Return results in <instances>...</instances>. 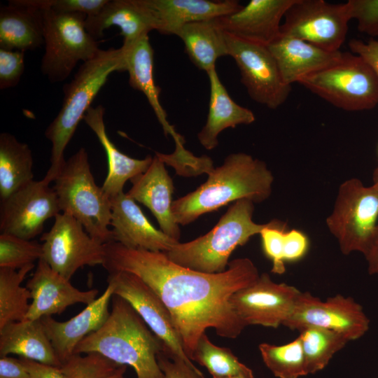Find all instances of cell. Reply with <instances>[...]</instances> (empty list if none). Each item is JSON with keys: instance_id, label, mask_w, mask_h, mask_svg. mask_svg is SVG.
I'll list each match as a JSON object with an SVG mask.
<instances>
[{"instance_id": "cell-1", "label": "cell", "mask_w": 378, "mask_h": 378, "mask_svg": "<svg viewBox=\"0 0 378 378\" xmlns=\"http://www.w3.org/2000/svg\"><path fill=\"white\" fill-rule=\"evenodd\" d=\"M104 248L102 266L108 273L133 274L160 298L190 360L208 328L220 337L234 339L246 326L230 300L260 276L249 258H237L229 262L225 271L207 274L173 262L164 252L129 248L115 241L104 244Z\"/></svg>"}, {"instance_id": "cell-2", "label": "cell", "mask_w": 378, "mask_h": 378, "mask_svg": "<svg viewBox=\"0 0 378 378\" xmlns=\"http://www.w3.org/2000/svg\"><path fill=\"white\" fill-rule=\"evenodd\" d=\"M273 183L264 161L245 153H231L208 173L203 184L172 202V215L177 224L186 225L232 202L248 199L260 203L271 195Z\"/></svg>"}, {"instance_id": "cell-3", "label": "cell", "mask_w": 378, "mask_h": 378, "mask_svg": "<svg viewBox=\"0 0 378 378\" xmlns=\"http://www.w3.org/2000/svg\"><path fill=\"white\" fill-rule=\"evenodd\" d=\"M109 316L97 330L85 337L74 354L97 353L111 361L131 366L137 378H164L158 355L163 342L121 297L113 295Z\"/></svg>"}, {"instance_id": "cell-4", "label": "cell", "mask_w": 378, "mask_h": 378, "mask_svg": "<svg viewBox=\"0 0 378 378\" xmlns=\"http://www.w3.org/2000/svg\"><path fill=\"white\" fill-rule=\"evenodd\" d=\"M115 71H125L122 47L100 50L92 59L83 62L71 82L63 87L60 111L47 127L45 136L51 143L50 166L43 180L50 184L62 169L64 153L94 99Z\"/></svg>"}, {"instance_id": "cell-5", "label": "cell", "mask_w": 378, "mask_h": 378, "mask_svg": "<svg viewBox=\"0 0 378 378\" xmlns=\"http://www.w3.org/2000/svg\"><path fill=\"white\" fill-rule=\"evenodd\" d=\"M253 211V202L237 200L206 234L188 242H178L164 253L171 261L182 267L207 274L223 272L234 250L270 224L255 223Z\"/></svg>"}, {"instance_id": "cell-6", "label": "cell", "mask_w": 378, "mask_h": 378, "mask_svg": "<svg viewBox=\"0 0 378 378\" xmlns=\"http://www.w3.org/2000/svg\"><path fill=\"white\" fill-rule=\"evenodd\" d=\"M53 181L61 212L72 216L99 242L113 241L111 198L96 184L85 148L65 161Z\"/></svg>"}, {"instance_id": "cell-7", "label": "cell", "mask_w": 378, "mask_h": 378, "mask_svg": "<svg viewBox=\"0 0 378 378\" xmlns=\"http://www.w3.org/2000/svg\"><path fill=\"white\" fill-rule=\"evenodd\" d=\"M298 83L344 111L371 110L378 104V78L371 66L354 53L343 52L337 62Z\"/></svg>"}, {"instance_id": "cell-8", "label": "cell", "mask_w": 378, "mask_h": 378, "mask_svg": "<svg viewBox=\"0 0 378 378\" xmlns=\"http://www.w3.org/2000/svg\"><path fill=\"white\" fill-rule=\"evenodd\" d=\"M41 10L45 52L41 70L50 82H62L79 62L92 59L101 49L86 29L85 14Z\"/></svg>"}, {"instance_id": "cell-9", "label": "cell", "mask_w": 378, "mask_h": 378, "mask_svg": "<svg viewBox=\"0 0 378 378\" xmlns=\"http://www.w3.org/2000/svg\"><path fill=\"white\" fill-rule=\"evenodd\" d=\"M378 220V187L365 186L357 178L342 182L326 220L344 255L365 253Z\"/></svg>"}, {"instance_id": "cell-10", "label": "cell", "mask_w": 378, "mask_h": 378, "mask_svg": "<svg viewBox=\"0 0 378 378\" xmlns=\"http://www.w3.org/2000/svg\"><path fill=\"white\" fill-rule=\"evenodd\" d=\"M280 33L329 52L340 51L351 20L347 2L295 0L284 16Z\"/></svg>"}, {"instance_id": "cell-11", "label": "cell", "mask_w": 378, "mask_h": 378, "mask_svg": "<svg viewBox=\"0 0 378 378\" xmlns=\"http://www.w3.org/2000/svg\"><path fill=\"white\" fill-rule=\"evenodd\" d=\"M43 259L67 280L85 266L103 265L104 244L92 238L72 216L59 213L41 237Z\"/></svg>"}, {"instance_id": "cell-12", "label": "cell", "mask_w": 378, "mask_h": 378, "mask_svg": "<svg viewBox=\"0 0 378 378\" xmlns=\"http://www.w3.org/2000/svg\"><path fill=\"white\" fill-rule=\"evenodd\" d=\"M225 33L227 55L235 61L241 74V82L250 97L270 109L281 106L288 97L291 86L283 80L267 46Z\"/></svg>"}, {"instance_id": "cell-13", "label": "cell", "mask_w": 378, "mask_h": 378, "mask_svg": "<svg viewBox=\"0 0 378 378\" xmlns=\"http://www.w3.org/2000/svg\"><path fill=\"white\" fill-rule=\"evenodd\" d=\"M370 325L363 307L353 298L338 294L323 301L309 292H301L284 324L292 330L308 327L327 329L343 335L349 342L362 337Z\"/></svg>"}, {"instance_id": "cell-14", "label": "cell", "mask_w": 378, "mask_h": 378, "mask_svg": "<svg viewBox=\"0 0 378 378\" xmlns=\"http://www.w3.org/2000/svg\"><path fill=\"white\" fill-rule=\"evenodd\" d=\"M61 213L57 195L43 179L31 181L1 200V233L31 240L45 222Z\"/></svg>"}, {"instance_id": "cell-15", "label": "cell", "mask_w": 378, "mask_h": 378, "mask_svg": "<svg viewBox=\"0 0 378 378\" xmlns=\"http://www.w3.org/2000/svg\"><path fill=\"white\" fill-rule=\"evenodd\" d=\"M301 291L285 283L273 281L267 273L234 293L230 303L246 326L276 328L291 315Z\"/></svg>"}, {"instance_id": "cell-16", "label": "cell", "mask_w": 378, "mask_h": 378, "mask_svg": "<svg viewBox=\"0 0 378 378\" xmlns=\"http://www.w3.org/2000/svg\"><path fill=\"white\" fill-rule=\"evenodd\" d=\"M113 295L128 302L150 330L163 342L165 351L193 364L186 354L169 311L158 295L139 277L126 272L108 273Z\"/></svg>"}, {"instance_id": "cell-17", "label": "cell", "mask_w": 378, "mask_h": 378, "mask_svg": "<svg viewBox=\"0 0 378 378\" xmlns=\"http://www.w3.org/2000/svg\"><path fill=\"white\" fill-rule=\"evenodd\" d=\"M26 287L31 295V302L26 317L38 320L45 316L60 314L67 307L81 303L86 305L98 297L97 289L80 290L41 258Z\"/></svg>"}, {"instance_id": "cell-18", "label": "cell", "mask_w": 378, "mask_h": 378, "mask_svg": "<svg viewBox=\"0 0 378 378\" xmlns=\"http://www.w3.org/2000/svg\"><path fill=\"white\" fill-rule=\"evenodd\" d=\"M113 240L133 249L168 251L179 242L155 228L135 201L123 191L111 198Z\"/></svg>"}, {"instance_id": "cell-19", "label": "cell", "mask_w": 378, "mask_h": 378, "mask_svg": "<svg viewBox=\"0 0 378 378\" xmlns=\"http://www.w3.org/2000/svg\"><path fill=\"white\" fill-rule=\"evenodd\" d=\"M295 0H251L238 11L217 18L226 33L267 46L280 34L281 21Z\"/></svg>"}, {"instance_id": "cell-20", "label": "cell", "mask_w": 378, "mask_h": 378, "mask_svg": "<svg viewBox=\"0 0 378 378\" xmlns=\"http://www.w3.org/2000/svg\"><path fill=\"white\" fill-rule=\"evenodd\" d=\"M113 295V287L108 284L101 295L68 321H57L52 316L40 319L62 363L74 354L76 346L85 337L105 323L110 314L108 305Z\"/></svg>"}, {"instance_id": "cell-21", "label": "cell", "mask_w": 378, "mask_h": 378, "mask_svg": "<svg viewBox=\"0 0 378 378\" xmlns=\"http://www.w3.org/2000/svg\"><path fill=\"white\" fill-rule=\"evenodd\" d=\"M130 181L132 187L127 192L128 196L149 209L160 230L178 241L181 230L172 212L174 187L164 161L155 154L148 169Z\"/></svg>"}, {"instance_id": "cell-22", "label": "cell", "mask_w": 378, "mask_h": 378, "mask_svg": "<svg viewBox=\"0 0 378 378\" xmlns=\"http://www.w3.org/2000/svg\"><path fill=\"white\" fill-rule=\"evenodd\" d=\"M85 24L96 40L103 37L105 29L112 26L119 27L122 45L131 44L157 28L146 0H107L97 14L86 18Z\"/></svg>"}, {"instance_id": "cell-23", "label": "cell", "mask_w": 378, "mask_h": 378, "mask_svg": "<svg viewBox=\"0 0 378 378\" xmlns=\"http://www.w3.org/2000/svg\"><path fill=\"white\" fill-rule=\"evenodd\" d=\"M284 83L290 86L337 62L343 52H329L304 40L281 34L267 46Z\"/></svg>"}, {"instance_id": "cell-24", "label": "cell", "mask_w": 378, "mask_h": 378, "mask_svg": "<svg viewBox=\"0 0 378 378\" xmlns=\"http://www.w3.org/2000/svg\"><path fill=\"white\" fill-rule=\"evenodd\" d=\"M121 47L125 52V71L128 72L130 86L145 95L164 134L172 136L176 148L184 147L183 137L169 123L167 113L160 102L161 88L155 85L154 80V51L148 35Z\"/></svg>"}, {"instance_id": "cell-25", "label": "cell", "mask_w": 378, "mask_h": 378, "mask_svg": "<svg viewBox=\"0 0 378 378\" xmlns=\"http://www.w3.org/2000/svg\"><path fill=\"white\" fill-rule=\"evenodd\" d=\"M153 12L156 31L174 34L183 25L217 19L242 8L238 1L146 0Z\"/></svg>"}, {"instance_id": "cell-26", "label": "cell", "mask_w": 378, "mask_h": 378, "mask_svg": "<svg viewBox=\"0 0 378 378\" xmlns=\"http://www.w3.org/2000/svg\"><path fill=\"white\" fill-rule=\"evenodd\" d=\"M104 113L102 105L91 106L83 120L94 132L106 152L108 172L102 188L111 198L123 191L127 181L144 173L150 167L153 157L147 155L144 159H135L120 152L107 135Z\"/></svg>"}, {"instance_id": "cell-27", "label": "cell", "mask_w": 378, "mask_h": 378, "mask_svg": "<svg viewBox=\"0 0 378 378\" xmlns=\"http://www.w3.org/2000/svg\"><path fill=\"white\" fill-rule=\"evenodd\" d=\"M44 44L43 17L41 9L24 0H10L0 8V48L35 50Z\"/></svg>"}, {"instance_id": "cell-28", "label": "cell", "mask_w": 378, "mask_h": 378, "mask_svg": "<svg viewBox=\"0 0 378 378\" xmlns=\"http://www.w3.org/2000/svg\"><path fill=\"white\" fill-rule=\"evenodd\" d=\"M210 84V97L206 122L197 134L200 144L206 150L218 145L219 134L227 128L249 125L255 120L252 111L236 103L221 83L216 68L206 73Z\"/></svg>"}, {"instance_id": "cell-29", "label": "cell", "mask_w": 378, "mask_h": 378, "mask_svg": "<svg viewBox=\"0 0 378 378\" xmlns=\"http://www.w3.org/2000/svg\"><path fill=\"white\" fill-rule=\"evenodd\" d=\"M10 354L54 367L62 364L40 319L14 321L0 328V356Z\"/></svg>"}, {"instance_id": "cell-30", "label": "cell", "mask_w": 378, "mask_h": 378, "mask_svg": "<svg viewBox=\"0 0 378 378\" xmlns=\"http://www.w3.org/2000/svg\"><path fill=\"white\" fill-rule=\"evenodd\" d=\"M175 35L183 42L192 62L206 73L216 68L219 57L227 55L225 33L216 19L185 24Z\"/></svg>"}, {"instance_id": "cell-31", "label": "cell", "mask_w": 378, "mask_h": 378, "mask_svg": "<svg viewBox=\"0 0 378 378\" xmlns=\"http://www.w3.org/2000/svg\"><path fill=\"white\" fill-rule=\"evenodd\" d=\"M34 180L29 146L8 132L0 134V198L5 199Z\"/></svg>"}, {"instance_id": "cell-32", "label": "cell", "mask_w": 378, "mask_h": 378, "mask_svg": "<svg viewBox=\"0 0 378 378\" xmlns=\"http://www.w3.org/2000/svg\"><path fill=\"white\" fill-rule=\"evenodd\" d=\"M34 266L30 264L18 270L0 267V328L26 319L31 295L22 283Z\"/></svg>"}, {"instance_id": "cell-33", "label": "cell", "mask_w": 378, "mask_h": 378, "mask_svg": "<svg viewBox=\"0 0 378 378\" xmlns=\"http://www.w3.org/2000/svg\"><path fill=\"white\" fill-rule=\"evenodd\" d=\"M299 332L307 374L325 368L333 356L349 342L343 335L318 327H308Z\"/></svg>"}, {"instance_id": "cell-34", "label": "cell", "mask_w": 378, "mask_h": 378, "mask_svg": "<svg viewBox=\"0 0 378 378\" xmlns=\"http://www.w3.org/2000/svg\"><path fill=\"white\" fill-rule=\"evenodd\" d=\"M191 360L205 367L212 377L240 375L254 378L252 370L241 363L230 349L215 345L206 333L198 340Z\"/></svg>"}, {"instance_id": "cell-35", "label": "cell", "mask_w": 378, "mask_h": 378, "mask_svg": "<svg viewBox=\"0 0 378 378\" xmlns=\"http://www.w3.org/2000/svg\"><path fill=\"white\" fill-rule=\"evenodd\" d=\"M258 348L265 365L276 377L300 378L308 375L298 337L285 344L262 343Z\"/></svg>"}, {"instance_id": "cell-36", "label": "cell", "mask_w": 378, "mask_h": 378, "mask_svg": "<svg viewBox=\"0 0 378 378\" xmlns=\"http://www.w3.org/2000/svg\"><path fill=\"white\" fill-rule=\"evenodd\" d=\"M43 257L42 244L12 234H0V267L15 270L34 264Z\"/></svg>"}, {"instance_id": "cell-37", "label": "cell", "mask_w": 378, "mask_h": 378, "mask_svg": "<svg viewBox=\"0 0 378 378\" xmlns=\"http://www.w3.org/2000/svg\"><path fill=\"white\" fill-rule=\"evenodd\" d=\"M287 230V223L279 220L270 221L268 226L260 232L262 248L265 256L271 260V272L283 274L286 272L284 260V234Z\"/></svg>"}, {"instance_id": "cell-38", "label": "cell", "mask_w": 378, "mask_h": 378, "mask_svg": "<svg viewBox=\"0 0 378 378\" xmlns=\"http://www.w3.org/2000/svg\"><path fill=\"white\" fill-rule=\"evenodd\" d=\"M156 154L164 161L174 167L176 173L184 176H195L204 172L209 173L213 169V163L207 156L196 157L187 150L174 151L172 154Z\"/></svg>"}, {"instance_id": "cell-39", "label": "cell", "mask_w": 378, "mask_h": 378, "mask_svg": "<svg viewBox=\"0 0 378 378\" xmlns=\"http://www.w3.org/2000/svg\"><path fill=\"white\" fill-rule=\"evenodd\" d=\"M41 10L62 13H80L91 17L97 14L107 0H24Z\"/></svg>"}, {"instance_id": "cell-40", "label": "cell", "mask_w": 378, "mask_h": 378, "mask_svg": "<svg viewBox=\"0 0 378 378\" xmlns=\"http://www.w3.org/2000/svg\"><path fill=\"white\" fill-rule=\"evenodd\" d=\"M351 20L357 22L360 32L378 36V0H349Z\"/></svg>"}, {"instance_id": "cell-41", "label": "cell", "mask_w": 378, "mask_h": 378, "mask_svg": "<svg viewBox=\"0 0 378 378\" xmlns=\"http://www.w3.org/2000/svg\"><path fill=\"white\" fill-rule=\"evenodd\" d=\"M24 52L0 48V89L16 86L24 70Z\"/></svg>"}, {"instance_id": "cell-42", "label": "cell", "mask_w": 378, "mask_h": 378, "mask_svg": "<svg viewBox=\"0 0 378 378\" xmlns=\"http://www.w3.org/2000/svg\"><path fill=\"white\" fill-rule=\"evenodd\" d=\"M157 359L164 378H205L194 364H189L179 357L169 355L164 350L158 355Z\"/></svg>"}, {"instance_id": "cell-43", "label": "cell", "mask_w": 378, "mask_h": 378, "mask_svg": "<svg viewBox=\"0 0 378 378\" xmlns=\"http://www.w3.org/2000/svg\"><path fill=\"white\" fill-rule=\"evenodd\" d=\"M309 248L307 234L298 229L286 230L284 234V260L286 262H295L302 259Z\"/></svg>"}, {"instance_id": "cell-44", "label": "cell", "mask_w": 378, "mask_h": 378, "mask_svg": "<svg viewBox=\"0 0 378 378\" xmlns=\"http://www.w3.org/2000/svg\"><path fill=\"white\" fill-rule=\"evenodd\" d=\"M349 46L352 53L361 57L371 66L378 78V40L371 38L364 42L351 39Z\"/></svg>"}, {"instance_id": "cell-45", "label": "cell", "mask_w": 378, "mask_h": 378, "mask_svg": "<svg viewBox=\"0 0 378 378\" xmlns=\"http://www.w3.org/2000/svg\"><path fill=\"white\" fill-rule=\"evenodd\" d=\"M0 378H30V375L21 358L4 356L0 358Z\"/></svg>"}, {"instance_id": "cell-46", "label": "cell", "mask_w": 378, "mask_h": 378, "mask_svg": "<svg viewBox=\"0 0 378 378\" xmlns=\"http://www.w3.org/2000/svg\"><path fill=\"white\" fill-rule=\"evenodd\" d=\"M29 372L30 378H67L59 367H54L20 358Z\"/></svg>"}, {"instance_id": "cell-47", "label": "cell", "mask_w": 378, "mask_h": 378, "mask_svg": "<svg viewBox=\"0 0 378 378\" xmlns=\"http://www.w3.org/2000/svg\"><path fill=\"white\" fill-rule=\"evenodd\" d=\"M363 255L367 261L369 274L378 276V224Z\"/></svg>"}, {"instance_id": "cell-48", "label": "cell", "mask_w": 378, "mask_h": 378, "mask_svg": "<svg viewBox=\"0 0 378 378\" xmlns=\"http://www.w3.org/2000/svg\"><path fill=\"white\" fill-rule=\"evenodd\" d=\"M372 185L378 187V174H372Z\"/></svg>"}, {"instance_id": "cell-49", "label": "cell", "mask_w": 378, "mask_h": 378, "mask_svg": "<svg viewBox=\"0 0 378 378\" xmlns=\"http://www.w3.org/2000/svg\"><path fill=\"white\" fill-rule=\"evenodd\" d=\"M213 378H246L244 376H231V377H213Z\"/></svg>"}, {"instance_id": "cell-50", "label": "cell", "mask_w": 378, "mask_h": 378, "mask_svg": "<svg viewBox=\"0 0 378 378\" xmlns=\"http://www.w3.org/2000/svg\"><path fill=\"white\" fill-rule=\"evenodd\" d=\"M373 174H378V166L374 169Z\"/></svg>"}]
</instances>
